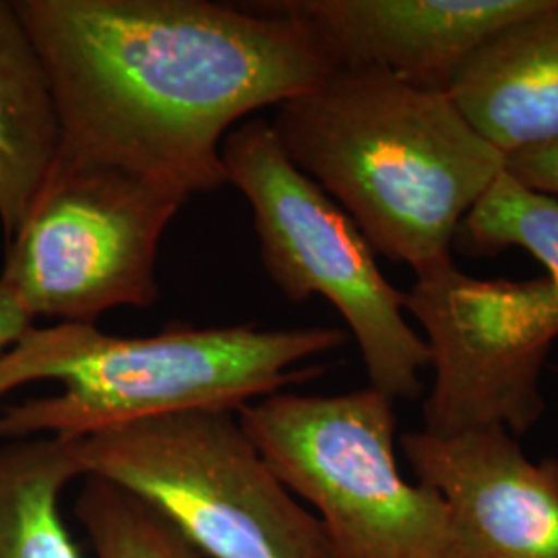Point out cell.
<instances>
[{"mask_svg":"<svg viewBox=\"0 0 558 558\" xmlns=\"http://www.w3.org/2000/svg\"><path fill=\"white\" fill-rule=\"evenodd\" d=\"M186 197L124 168L54 161L0 274L25 313L94 325L160 299L158 251Z\"/></svg>","mask_w":558,"mask_h":558,"instance_id":"52a82bcc","label":"cell"},{"mask_svg":"<svg viewBox=\"0 0 558 558\" xmlns=\"http://www.w3.org/2000/svg\"><path fill=\"white\" fill-rule=\"evenodd\" d=\"M542 0H281L313 25L338 66L380 69L447 92L459 66L502 25Z\"/></svg>","mask_w":558,"mask_h":558,"instance_id":"30bf717a","label":"cell"},{"mask_svg":"<svg viewBox=\"0 0 558 558\" xmlns=\"http://www.w3.org/2000/svg\"><path fill=\"white\" fill-rule=\"evenodd\" d=\"M59 117L54 161L124 168L184 195L228 184L242 120L327 80L338 62L276 2L15 0Z\"/></svg>","mask_w":558,"mask_h":558,"instance_id":"6da1fadb","label":"cell"},{"mask_svg":"<svg viewBox=\"0 0 558 558\" xmlns=\"http://www.w3.org/2000/svg\"><path fill=\"white\" fill-rule=\"evenodd\" d=\"M345 339L333 327L172 323L151 338H117L96 325H34L0 356V440L83 439L189 410L239 412L319 375L296 364Z\"/></svg>","mask_w":558,"mask_h":558,"instance_id":"3957f363","label":"cell"},{"mask_svg":"<svg viewBox=\"0 0 558 558\" xmlns=\"http://www.w3.org/2000/svg\"><path fill=\"white\" fill-rule=\"evenodd\" d=\"M75 440L81 476L122 486L205 558H333L232 410H189Z\"/></svg>","mask_w":558,"mask_h":558,"instance_id":"5b68a950","label":"cell"},{"mask_svg":"<svg viewBox=\"0 0 558 558\" xmlns=\"http://www.w3.org/2000/svg\"><path fill=\"white\" fill-rule=\"evenodd\" d=\"M52 87L15 0H0V226L13 239L59 151Z\"/></svg>","mask_w":558,"mask_h":558,"instance_id":"7c38bea8","label":"cell"},{"mask_svg":"<svg viewBox=\"0 0 558 558\" xmlns=\"http://www.w3.org/2000/svg\"><path fill=\"white\" fill-rule=\"evenodd\" d=\"M399 445L445 500L459 558H558V459L532 461L505 428L418 430Z\"/></svg>","mask_w":558,"mask_h":558,"instance_id":"9c48e42d","label":"cell"},{"mask_svg":"<svg viewBox=\"0 0 558 558\" xmlns=\"http://www.w3.org/2000/svg\"><path fill=\"white\" fill-rule=\"evenodd\" d=\"M75 478V440H0V558H81L60 509Z\"/></svg>","mask_w":558,"mask_h":558,"instance_id":"4fadbf2b","label":"cell"},{"mask_svg":"<svg viewBox=\"0 0 558 558\" xmlns=\"http://www.w3.org/2000/svg\"><path fill=\"white\" fill-rule=\"evenodd\" d=\"M456 239L474 255L519 246L546 267L558 290V199L521 184L507 170L459 223Z\"/></svg>","mask_w":558,"mask_h":558,"instance_id":"5bb4252c","label":"cell"},{"mask_svg":"<svg viewBox=\"0 0 558 558\" xmlns=\"http://www.w3.org/2000/svg\"><path fill=\"white\" fill-rule=\"evenodd\" d=\"M75 515L96 558H205L154 507L98 476L83 482Z\"/></svg>","mask_w":558,"mask_h":558,"instance_id":"9a60e30c","label":"cell"},{"mask_svg":"<svg viewBox=\"0 0 558 558\" xmlns=\"http://www.w3.org/2000/svg\"><path fill=\"white\" fill-rule=\"evenodd\" d=\"M505 170L521 184L557 199L558 141L505 158Z\"/></svg>","mask_w":558,"mask_h":558,"instance_id":"2e32d148","label":"cell"},{"mask_svg":"<svg viewBox=\"0 0 558 558\" xmlns=\"http://www.w3.org/2000/svg\"><path fill=\"white\" fill-rule=\"evenodd\" d=\"M403 304L426 331L435 366L424 433L505 428L519 437L538 424L542 371L558 338L550 279L470 278L445 259L416 274Z\"/></svg>","mask_w":558,"mask_h":558,"instance_id":"ba28073f","label":"cell"},{"mask_svg":"<svg viewBox=\"0 0 558 558\" xmlns=\"http://www.w3.org/2000/svg\"><path fill=\"white\" fill-rule=\"evenodd\" d=\"M236 416L286 488L317 511L333 558H459L445 500L399 470L393 399L373 387L278 391Z\"/></svg>","mask_w":558,"mask_h":558,"instance_id":"277c9868","label":"cell"},{"mask_svg":"<svg viewBox=\"0 0 558 558\" xmlns=\"http://www.w3.org/2000/svg\"><path fill=\"white\" fill-rule=\"evenodd\" d=\"M271 126L373 251L414 274L451 259L459 223L505 170L447 92L371 66H338L279 104Z\"/></svg>","mask_w":558,"mask_h":558,"instance_id":"7a4b0ae2","label":"cell"},{"mask_svg":"<svg viewBox=\"0 0 558 558\" xmlns=\"http://www.w3.org/2000/svg\"><path fill=\"white\" fill-rule=\"evenodd\" d=\"M228 184L246 197L260 260L290 302L329 300L359 343L371 387L418 398L428 343L405 319L403 292L380 274L359 226L315 180L290 161L267 120H246L221 145Z\"/></svg>","mask_w":558,"mask_h":558,"instance_id":"8992f818","label":"cell"},{"mask_svg":"<svg viewBox=\"0 0 558 558\" xmlns=\"http://www.w3.org/2000/svg\"><path fill=\"white\" fill-rule=\"evenodd\" d=\"M32 327L34 319L25 313L20 300L4 283H0V356L11 350Z\"/></svg>","mask_w":558,"mask_h":558,"instance_id":"e0dca14e","label":"cell"},{"mask_svg":"<svg viewBox=\"0 0 558 558\" xmlns=\"http://www.w3.org/2000/svg\"><path fill=\"white\" fill-rule=\"evenodd\" d=\"M447 94L505 158L558 141V0L482 41Z\"/></svg>","mask_w":558,"mask_h":558,"instance_id":"8fae6325","label":"cell"}]
</instances>
